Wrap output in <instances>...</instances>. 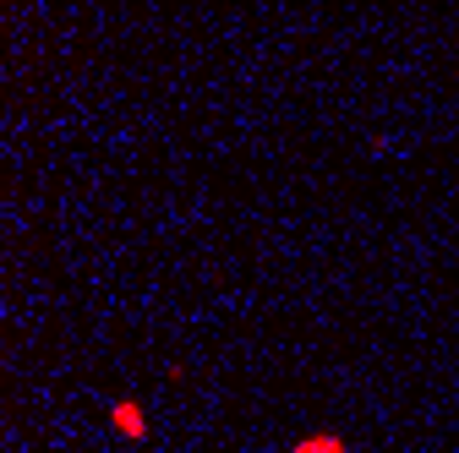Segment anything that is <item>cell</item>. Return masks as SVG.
Here are the masks:
<instances>
[{"label": "cell", "mask_w": 459, "mask_h": 453, "mask_svg": "<svg viewBox=\"0 0 459 453\" xmlns=\"http://www.w3.org/2000/svg\"><path fill=\"white\" fill-rule=\"evenodd\" d=\"M109 421H115V432L132 437V442H143V437H148V415H143V405H137V399H121V405L109 410Z\"/></svg>", "instance_id": "obj_1"}, {"label": "cell", "mask_w": 459, "mask_h": 453, "mask_svg": "<svg viewBox=\"0 0 459 453\" xmlns=\"http://www.w3.org/2000/svg\"><path fill=\"white\" fill-rule=\"evenodd\" d=\"M290 453H351V448H344V437H333V432H312V437H301Z\"/></svg>", "instance_id": "obj_2"}]
</instances>
